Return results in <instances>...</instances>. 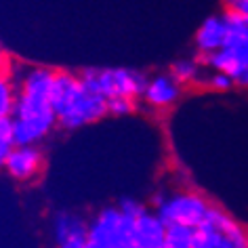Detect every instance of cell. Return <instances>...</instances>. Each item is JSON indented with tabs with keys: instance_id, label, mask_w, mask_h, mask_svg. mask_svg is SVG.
Instances as JSON below:
<instances>
[{
	"instance_id": "1",
	"label": "cell",
	"mask_w": 248,
	"mask_h": 248,
	"mask_svg": "<svg viewBox=\"0 0 248 248\" xmlns=\"http://www.w3.org/2000/svg\"><path fill=\"white\" fill-rule=\"evenodd\" d=\"M11 76L17 86L15 109L11 116L15 143H42L57 128V116L51 99L55 70L28 65L21 70H11Z\"/></svg>"
},
{
	"instance_id": "2",
	"label": "cell",
	"mask_w": 248,
	"mask_h": 248,
	"mask_svg": "<svg viewBox=\"0 0 248 248\" xmlns=\"http://www.w3.org/2000/svg\"><path fill=\"white\" fill-rule=\"evenodd\" d=\"M53 108L57 116V128L78 131L108 118V99L91 91L78 74L55 70L53 78Z\"/></svg>"
},
{
	"instance_id": "3",
	"label": "cell",
	"mask_w": 248,
	"mask_h": 248,
	"mask_svg": "<svg viewBox=\"0 0 248 248\" xmlns=\"http://www.w3.org/2000/svg\"><path fill=\"white\" fill-rule=\"evenodd\" d=\"M80 80L91 91L103 95L105 99L111 97H135L141 99L150 76L131 67H89L78 74Z\"/></svg>"
},
{
	"instance_id": "4",
	"label": "cell",
	"mask_w": 248,
	"mask_h": 248,
	"mask_svg": "<svg viewBox=\"0 0 248 248\" xmlns=\"http://www.w3.org/2000/svg\"><path fill=\"white\" fill-rule=\"evenodd\" d=\"M248 229L219 206H210L196 225V248H246Z\"/></svg>"
},
{
	"instance_id": "5",
	"label": "cell",
	"mask_w": 248,
	"mask_h": 248,
	"mask_svg": "<svg viewBox=\"0 0 248 248\" xmlns=\"http://www.w3.org/2000/svg\"><path fill=\"white\" fill-rule=\"evenodd\" d=\"M154 210L162 217L166 225L170 223H183V225H200L202 219L210 210V204L206 198L191 189H177L166 191L160 189L152 198Z\"/></svg>"
},
{
	"instance_id": "6",
	"label": "cell",
	"mask_w": 248,
	"mask_h": 248,
	"mask_svg": "<svg viewBox=\"0 0 248 248\" xmlns=\"http://www.w3.org/2000/svg\"><path fill=\"white\" fill-rule=\"evenodd\" d=\"M89 248H135L133 219L120 206H103L89 221Z\"/></svg>"
},
{
	"instance_id": "7",
	"label": "cell",
	"mask_w": 248,
	"mask_h": 248,
	"mask_svg": "<svg viewBox=\"0 0 248 248\" xmlns=\"http://www.w3.org/2000/svg\"><path fill=\"white\" fill-rule=\"evenodd\" d=\"M51 240L61 248H89V219L74 210H57L51 217Z\"/></svg>"
},
{
	"instance_id": "8",
	"label": "cell",
	"mask_w": 248,
	"mask_h": 248,
	"mask_svg": "<svg viewBox=\"0 0 248 248\" xmlns=\"http://www.w3.org/2000/svg\"><path fill=\"white\" fill-rule=\"evenodd\" d=\"M42 170H45V152L40 150V143L15 145L7 164H4V172L21 183H30L38 179Z\"/></svg>"
},
{
	"instance_id": "9",
	"label": "cell",
	"mask_w": 248,
	"mask_h": 248,
	"mask_svg": "<svg viewBox=\"0 0 248 248\" xmlns=\"http://www.w3.org/2000/svg\"><path fill=\"white\" fill-rule=\"evenodd\" d=\"M181 91L183 86L169 72H160L150 76L143 95H141V101L152 109H166L172 108L181 99Z\"/></svg>"
},
{
	"instance_id": "10",
	"label": "cell",
	"mask_w": 248,
	"mask_h": 248,
	"mask_svg": "<svg viewBox=\"0 0 248 248\" xmlns=\"http://www.w3.org/2000/svg\"><path fill=\"white\" fill-rule=\"evenodd\" d=\"M166 223L156 210L145 208L133 219V246L135 248H164Z\"/></svg>"
},
{
	"instance_id": "11",
	"label": "cell",
	"mask_w": 248,
	"mask_h": 248,
	"mask_svg": "<svg viewBox=\"0 0 248 248\" xmlns=\"http://www.w3.org/2000/svg\"><path fill=\"white\" fill-rule=\"evenodd\" d=\"M227 42V21L225 15H210L202 21L194 36V45L198 51V57H206V55L219 51Z\"/></svg>"
},
{
	"instance_id": "12",
	"label": "cell",
	"mask_w": 248,
	"mask_h": 248,
	"mask_svg": "<svg viewBox=\"0 0 248 248\" xmlns=\"http://www.w3.org/2000/svg\"><path fill=\"white\" fill-rule=\"evenodd\" d=\"M169 74L177 80L181 86H194L202 84V78L206 74V65H204L202 57H181L172 61L169 67Z\"/></svg>"
},
{
	"instance_id": "13",
	"label": "cell",
	"mask_w": 248,
	"mask_h": 248,
	"mask_svg": "<svg viewBox=\"0 0 248 248\" xmlns=\"http://www.w3.org/2000/svg\"><path fill=\"white\" fill-rule=\"evenodd\" d=\"M164 248H196V227L183 223L166 225Z\"/></svg>"
},
{
	"instance_id": "14",
	"label": "cell",
	"mask_w": 248,
	"mask_h": 248,
	"mask_svg": "<svg viewBox=\"0 0 248 248\" xmlns=\"http://www.w3.org/2000/svg\"><path fill=\"white\" fill-rule=\"evenodd\" d=\"M17 99V86L11 74H0V120L13 116Z\"/></svg>"
},
{
	"instance_id": "15",
	"label": "cell",
	"mask_w": 248,
	"mask_h": 248,
	"mask_svg": "<svg viewBox=\"0 0 248 248\" xmlns=\"http://www.w3.org/2000/svg\"><path fill=\"white\" fill-rule=\"evenodd\" d=\"M202 86H208V89L215 93H227L235 86V80L225 72L208 70L206 67V74H204V78H202Z\"/></svg>"
},
{
	"instance_id": "16",
	"label": "cell",
	"mask_w": 248,
	"mask_h": 248,
	"mask_svg": "<svg viewBox=\"0 0 248 248\" xmlns=\"http://www.w3.org/2000/svg\"><path fill=\"white\" fill-rule=\"evenodd\" d=\"M15 135H13V124H11V118L7 120H0V170H4V164L11 156L15 147Z\"/></svg>"
},
{
	"instance_id": "17",
	"label": "cell",
	"mask_w": 248,
	"mask_h": 248,
	"mask_svg": "<svg viewBox=\"0 0 248 248\" xmlns=\"http://www.w3.org/2000/svg\"><path fill=\"white\" fill-rule=\"evenodd\" d=\"M137 103H139V99H135V97H111L108 99V114L114 118L131 116L137 109Z\"/></svg>"
},
{
	"instance_id": "18",
	"label": "cell",
	"mask_w": 248,
	"mask_h": 248,
	"mask_svg": "<svg viewBox=\"0 0 248 248\" xmlns=\"http://www.w3.org/2000/svg\"><path fill=\"white\" fill-rule=\"evenodd\" d=\"M118 206H120V210H122L124 215L131 217V219H135V217H139V215L147 208L143 202L135 200V198H120V200H118Z\"/></svg>"
},
{
	"instance_id": "19",
	"label": "cell",
	"mask_w": 248,
	"mask_h": 248,
	"mask_svg": "<svg viewBox=\"0 0 248 248\" xmlns=\"http://www.w3.org/2000/svg\"><path fill=\"white\" fill-rule=\"evenodd\" d=\"M223 7L225 11H233V13L248 17V0H223Z\"/></svg>"
},
{
	"instance_id": "20",
	"label": "cell",
	"mask_w": 248,
	"mask_h": 248,
	"mask_svg": "<svg viewBox=\"0 0 248 248\" xmlns=\"http://www.w3.org/2000/svg\"><path fill=\"white\" fill-rule=\"evenodd\" d=\"M11 70H13V61H11L9 53L0 46V74H11Z\"/></svg>"
},
{
	"instance_id": "21",
	"label": "cell",
	"mask_w": 248,
	"mask_h": 248,
	"mask_svg": "<svg viewBox=\"0 0 248 248\" xmlns=\"http://www.w3.org/2000/svg\"><path fill=\"white\" fill-rule=\"evenodd\" d=\"M235 86H242V89H248V63L242 67V72L235 76Z\"/></svg>"
},
{
	"instance_id": "22",
	"label": "cell",
	"mask_w": 248,
	"mask_h": 248,
	"mask_svg": "<svg viewBox=\"0 0 248 248\" xmlns=\"http://www.w3.org/2000/svg\"><path fill=\"white\" fill-rule=\"evenodd\" d=\"M246 21H248V17H246Z\"/></svg>"
}]
</instances>
